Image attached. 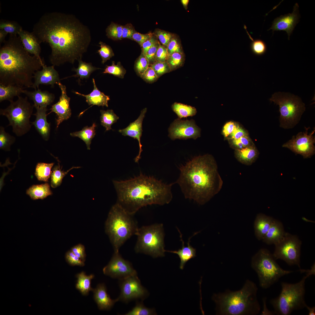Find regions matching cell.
<instances>
[{
  "label": "cell",
  "mask_w": 315,
  "mask_h": 315,
  "mask_svg": "<svg viewBox=\"0 0 315 315\" xmlns=\"http://www.w3.org/2000/svg\"><path fill=\"white\" fill-rule=\"evenodd\" d=\"M100 112L101 125L106 128V131L111 130V125L117 122L119 117L111 109L101 110Z\"/></svg>",
  "instance_id": "obj_38"
},
{
  "label": "cell",
  "mask_w": 315,
  "mask_h": 315,
  "mask_svg": "<svg viewBox=\"0 0 315 315\" xmlns=\"http://www.w3.org/2000/svg\"><path fill=\"white\" fill-rule=\"evenodd\" d=\"M309 311L308 314L309 315H315V307H309L307 305H306L305 307Z\"/></svg>",
  "instance_id": "obj_62"
},
{
  "label": "cell",
  "mask_w": 315,
  "mask_h": 315,
  "mask_svg": "<svg viewBox=\"0 0 315 315\" xmlns=\"http://www.w3.org/2000/svg\"><path fill=\"white\" fill-rule=\"evenodd\" d=\"M306 131L299 132L296 135L284 144L282 147L288 148L295 153L302 155L304 158L311 157L315 153V138L313 135L315 132L314 130L309 134L308 130L309 127H305Z\"/></svg>",
  "instance_id": "obj_13"
},
{
  "label": "cell",
  "mask_w": 315,
  "mask_h": 315,
  "mask_svg": "<svg viewBox=\"0 0 315 315\" xmlns=\"http://www.w3.org/2000/svg\"><path fill=\"white\" fill-rule=\"evenodd\" d=\"M99 44L100 48L98 50L97 52L102 58V63L104 64L114 56V54L112 49L109 46L101 41L99 42Z\"/></svg>",
  "instance_id": "obj_47"
},
{
  "label": "cell",
  "mask_w": 315,
  "mask_h": 315,
  "mask_svg": "<svg viewBox=\"0 0 315 315\" xmlns=\"http://www.w3.org/2000/svg\"><path fill=\"white\" fill-rule=\"evenodd\" d=\"M126 73V70L121 65L120 62L117 64L113 61L111 66H106V67L103 72L104 74H108L113 75L119 78H123Z\"/></svg>",
  "instance_id": "obj_44"
},
{
  "label": "cell",
  "mask_w": 315,
  "mask_h": 315,
  "mask_svg": "<svg viewBox=\"0 0 315 315\" xmlns=\"http://www.w3.org/2000/svg\"><path fill=\"white\" fill-rule=\"evenodd\" d=\"M238 123L230 121L226 122L223 126L222 134L225 139L230 135L237 126Z\"/></svg>",
  "instance_id": "obj_54"
},
{
  "label": "cell",
  "mask_w": 315,
  "mask_h": 315,
  "mask_svg": "<svg viewBox=\"0 0 315 315\" xmlns=\"http://www.w3.org/2000/svg\"><path fill=\"white\" fill-rule=\"evenodd\" d=\"M133 215L117 203L109 211L105 223V231L115 252H119L124 243L135 235L139 228Z\"/></svg>",
  "instance_id": "obj_6"
},
{
  "label": "cell",
  "mask_w": 315,
  "mask_h": 315,
  "mask_svg": "<svg viewBox=\"0 0 315 315\" xmlns=\"http://www.w3.org/2000/svg\"><path fill=\"white\" fill-rule=\"evenodd\" d=\"M153 36V33L151 32L146 34H142L136 32L133 35L131 39L137 42L141 46Z\"/></svg>",
  "instance_id": "obj_57"
},
{
  "label": "cell",
  "mask_w": 315,
  "mask_h": 315,
  "mask_svg": "<svg viewBox=\"0 0 315 315\" xmlns=\"http://www.w3.org/2000/svg\"><path fill=\"white\" fill-rule=\"evenodd\" d=\"M169 56L167 48L160 43L156 52V62H166Z\"/></svg>",
  "instance_id": "obj_55"
},
{
  "label": "cell",
  "mask_w": 315,
  "mask_h": 315,
  "mask_svg": "<svg viewBox=\"0 0 315 315\" xmlns=\"http://www.w3.org/2000/svg\"><path fill=\"white\" fill-rule=\"evenodd\" d=\"M26 193L31 199H43L51 195L52 192L49 184L46 183L40 185H34L28 189Z\"/></svg>",
  "instance_id": "obj_30"
},
{
  "label": "cell",
  "mask_w": 315,
  "mask_h": 315,
  "mask_svg": "<svg viewBox=\"0 0 315 315\" xmlns=\"http://www.w3.org/2000/svg\"><path fill=\"white\" fill-rule=\"evenodd\" d=\"M301 244V241L297 236L286 232L283 239L275 244L273 256L275 260L281 259L289 265H296L300 268Z\"/></svg>",
  "instance_id": "obj_12"
},
{
  "label": "cell",
  "mask_w": 315,
  "mask_h": 315,
  "mask_svg": "<svg viewBox=\"0 0 315 315\" xmlns=\"http://www.w3.org/2000/svg\"><path fill=\"white\" fill-rule=\"evenodd\" d=\"M8 33L0 29V45L2 43H4L6 40L5 38L8 34Z\"/></svg>",
  "instance_id": "obj_61"
},
{
  "label": "cell",
  "mask_w": 315,
  "mask_h": 315,
  "mask_svg": "<svg viewBox=\"0 0 315 315\" xmlns=\"http://www.w3.org/2000/svg\"><path fill=\"white\" fill-rule=\"evenodd\" d=\"M172 108L180 119L193 116L197 112L195 107L179 103H174L172 105Z\"/></svg>",
  "instance_id": "obj_35"
},
{
  "label": "cell",
  "mask_w": 315,
  "mask_h": 315,
  "mask_svg": "<svg viewBox=\"0 0 315 315\" xmlns=\"http://www.w3.org/2000/svg\"><path fill=\"white\" fill-rule=\"evenodd\" d=\"M44 64L24 49L18 36L9 34L0 49V84L32 88L34 74Z\"/></svg>",
  "instance_id": "obj_4"
},
{
  "label": "cell",
  "mask_w": 315,
  "mask_h": 315,
  "mask_svg": "<svg viewBox=\"0 0 315 315\" xmlns=\"http://www.w3.org/2000/svg\"><path fill=\"white\" fill-rule=\"evenodd\" d=\"M77 278L76 287L83 295H88L89 292L93 290L91 286V281L94 277L93 274L86 275L84 272L77 274L76 275Z\"/></svg>",
  "instance_id": "obj_31"
},
{
  "label": "cell",
  "mask_w": 315,
  "mask_h": 315,
  "mask_svg": "<svg viewBox=\"0 0 315 315\" xmlns=\"http://www.w3.org/2000/svg\"><path fill=\"white\" fill-rule=\"evenodd\" d=\"M274 218L262 214H259L255 219V234L258 240H262L270 228Z\"/></svg>",
  "instance_id": "obj_28"
},
{
  "label": "cell",
  "mask_w": 315,
  "mask_h": 315,
  "mask_svg": "<svg viewBox=\"0 0 315 315\" xmlns=\"http://www.w3.org/2000/svg\"><path fill=\"white\" fill-rule=\"evenodd\" d=\"M153 34L156 37L160 43L166 48L175 35L170 32L159 29H155Z\"/></svg>",
  "instance_id": "obj_46"
},
{
  "label": "cell",
  "mask_w": 315,
  "mask_h": 315,
  "mask_svg": "<svg viewBox=\"0 0 315 315\" xmlns=\"http://www.w3.org/2000/svg\"><path fill=\"white\" fill-rule=\"evenodd\" d=\"M136 32L132 24H127L123 26L122 38L131 39L133 35Z\"/></svg>",
  "instance_id": "obj_60"
},
{
  "label": "cell",
  "mask_w": 315,
  "mask_h": 315,
  "mask_svg": "<svg viewBox=\"0 0 315 315\" xmlns=\"http://www.w3.org/2000/svg\"><path fill=\"white\" fill-rule=\"evenodd\" d=\"M150 63L142 52L135 64V69L137 73L140 76L146 70Z\"/></svg>",
  "instance_id": "obj_48"
},
{
  "label": "cell",
  "mask_w": 315,
  "mask_h": 315,
  "mask_svg": "<svg viewBox=\"0 0 315 315\" xmlns=\"http://www.w3.org/2000/svg\"><path fill=\"white\" fill-rule=\"evenodd\" d=\"M71 250L73 253L82 260L85 262L86 254L84 246L81 244H79L72 247Z\"/></svg>",
  "instance_id": "obj_56"
},
{
  "label": "cell",
  "mask_w": 315,
  "mask_h": 315,
  "mask_svg": "<svg viewBox=\"0 0 315 315\" xmlns=\"http://www.w3.org/2000/svg\"><path fill=\"white\" fill-rule=\"evenodd\" d=\"M122 29L123 26L111 22L106 29V35L108 38L113 40H121Z\"/></svg>",
  "instance_id": "obj_43"
},
{
  "label": "cell",
  "mask_w": 315,
  "mask_h": 315,
  "mask_svg": "<svg viewBox=\"0 0 315 315\" xmlns=\"http://www.w3.org/2000/svg\"><path fill=\"white\" fill-rule=\"evenodd\" d=\"M57 84L61 90V94L59 101L52 106L50 109L51 111L47 115L52 112H54L56 114L57 116L56 119V128H57L62 122L71 117V112L69 104L70 98L67 95L66 86L60 82Z\"/></svg>",
  "instance_id": "obj_17"
},
{
  "label": "cell",
  "mask_w": 315,
  "mask_h": 315,
  "mask_svg": "<svg viewBox=\"0 0 315 315\" xmlns=\"http://www.w3.org/2000/svg\"><path fill=\"white\" fill-rule=\"evenodd\" d=\"M34 81L32 88L35 90L39 88L40 85H50L53 87L55 84L60 82L57 71L52 65L47 66L44 64L41 70L36 71L33 76Z\"/></svg>",
  "instance_id": "obj_19"
},
{
  "label": "cell",
  "mask_w": 315,
  "mask_h": 315,
  "mask_svg": "<svg viewBox=\"0 0 315 315\" xmlns=\"http://www.w3.org/2000/svg\"><path fill=\"white\" fill-rule=\"evenodd\" d=\"M96 126L94 123L91 126H85L80 131L71 133L70 135L82 139L86 144L88 149L90 150L91 141L96 134L95 128Z\"/></svg>",
  "instance_id": "obj_33"
},
{
  "label": "cell",
  "mask_w": 315,
  "mask_h": 315,
  "mask_svg": "<svg viewBox=\"0 0 315 315\" xmlns=\"http://www.w3.org/2000/svg\"><path fill=\"white\" fill-rule=\"evenodd\" d=\"M103 271L104 274L120 280L137 275L136 271L132 264L123 258L119 252H114L108 264L103 268Z\"/></svg>",
  "instance_id": "obj_15"
},
{
  "label": "cell",
  "mask_w": 315,
  "mask_h": 315,
  "mask_svg": "<svg viewBox=\"0 0 315 315\" xmlns=\"http://www.w3.org/2000/svg\"><path fill=\"white\" fill-rule=\"evenodd\" d=\"M94 298L100 310H109L119 301L118 298L112 299L108 294L106 286L104 284H100L93 289Z\"/></svg>",
  "instance_id": "obj_23"
},
{
  "label": "cell",
  "mask_w": 315,
  "mask_h": 315,
  "mask_svg": "<svg viewBox=\"0 0 315 315\" xmlns=\"http://www.w3.org/2000/svg\"><path fill=\"white\" fill-rule=\"evenodd\" d=\"M159 78L164 74L171 71L169 65L166 62L156 61L150 65Z\"/></svg>",
  "instance_id": "obj_49"
},
{
  "label": "cell",
  "mask_w": 315,
  "mask_h": 315,
  "mask_svg": "<svg viewBox=\"0 0 315 315\" xmlns=\"http://www.w3.org/2000/svg\"><path fill=\"white\" fill-rule=\"evenodd\" d=\"M113 183L117 194V203L132 215L148 205L169 203L173 197L172 186L175 183L166 184L141 173L129 179L114 180Z\"/></svg>",
  "instance_id": "obj_3"
},
{
  "label": "cell",
  "mask_w": 315,
  "mask_h": 315,
  "mask_svg": "<svg viewBox=\"0 0 315 315\" xmlns=\"http://www.w3.org/2000/svg\"><path fill=\"white\" fill-rule=\"evenodd\" d=\"M24 90L23 88L18 86H5L0 84V102L4 100L10 102L13 101V98L20 96Z\"/></svg>",
  "instance_id": "obj_32"
},
{
  "label": "cell",
  "mask_w": 315,
  "mask_h": 315,
  "mask_svg": "<svg viewBox=\"0 0 315 315\" xmlns=\"http://www.w3.org/2000/svg\"><path fill=\"white\" fill-rule=\"evenodd\" d=\"M159 42L156 36H153L144 42L141 46L142 52L145 55L148 50Z\"/></svg>",
  "instance_id": "obj_59"
},
{
  "label": "cell",
  "mask_w": 315,
  "mask_h": 315,
  "mask_svg": "<svg viewBox=\"0 0 315 315\" xmlns=\"http://www.w3.org/2000/svg\"><path fill=\"white\" fill-rule=\"evenodd\" d=\"M155 311L153 308H148L144 305L143 301L137 302L135 306L126 313L125 315H156Z\"/></svg>",
  "instance_id": "obj_40"
},
{
  "label": "cell",
  "mask_w": 315,
  "mask_h": 315,
  "mask_svg": "<svg viewBox=\"0 0 315 315\" xmlns=\"http://www.w3.org/2000/svg\"><path fill=\"white\" fill-rule=\"evenodd\" d=\"M78 67L73 70L76 73V74L72 76L78 77L80 79L88 78L90 74L94 71L99 68L92 66L91 63H86L82 61V59L78 60Z\"/></svg>",
  "instance_id": "obj_34"
},
{
  "label": "cell",
  "mask_w": 315,
  "mask_h": 315,
  "mask_svg": "<svg viewBox=\"0 0 315 315\" xmlns=\"http://www.w3.org/2000/svg\"><path fill=\"white\" fill-rule=\"evenodd\" d=\"M178 231L180 233L181 240L182 242V247L181 249L178 251H167V252L177 254L180 259V263L179 268L181 270H183L186 263L190 259L194 258L196 256V250L190 245V238L189 239L187 246L184 245V242L183 240L182 234L180 233L178 229Z\"/></svg>",
  "instance_id": "obj_29"
},
{
  "label": "cell",
  "mask_w": 315,
  "mask_h": 315,
  "mask_svg": "<svg viewBox=\"0 0 315 315\" xmlns=\"http://www.w3.org/2000/svg\"><path fill=\"white\" fill-rule=\"evenodd\" d=\"M160 42L159 41L155 45L151 48L145 55L146 58L149 61L150 65L155 62L156 52L159 47Z\"/></svg>",
  "instance_id": "obj_58"
},
{
  "label": "cell",
  "mask_w": 315,
  "mask_h": 315,
  "mask_svg": "<svg viewBox=\"0 0 315 315\" xmlns=\"http://www.w3.org/2000/svg\"><path fill=\"white\" fill-rule=\"evenodd\" d=\"M54 164V163H38L36 165L35 172L38 179L40 181L48 182L51 175V169Z\"/></svg>",
  "instance_id": "obj_36"
},
{
  "label": "cell",
  "mask_w": 315,
  "mask_h": 315,
  "mask_svg": "<svg viewBox=\"0 0 315 315\" xmlns=\"http://www.w3.org/2000/svg\"><path fill=\"white\" fill-rule=\"evenodd\" d=\"M15 137L6 132L4 128L0 127V149L6 151L10 150V147L15 141Z\"/></svg>",
  "instance_id": "obj_41"
},
{
  "label": "cell",
  "mask_w": 315,
  "mask_h": 315,
  "mask_svg": "<svg viewBox=\"0 0 315 315\" xmlns=\"http://www.w3.org/2000/svg\"><path fill=\"white\" fill-rule=\"evenodd\" d=\"M270 101L279 106L280 126L285 129L292 128L298 124L305 110L301 99L290 93H275Z\"/></svg>",
  "instance_id": "obj_10"
},
{
  "label": "cell",
  "mask_w": 315,
  "mask_h": 315,
  "mask_svg": "<svg viewBox=\"0 0 315 315\" xmlns=\"http://www.w3.org/2000/svg\"><path fill=\"white\" fill-rule=\"evenodd\" d=\"M168 131V136L173 140L177 139H196L201 136V129L193 119H176L170 124Z\"/></svg>",
  "instance_id": "obj_16"
},
{
  "label": "cell",
  "mask_w": 315,
  "mask_h": 315,
  "mask_svg": "<svg viewBox=\"0 0 315 315\" xmlns=\"http://www.w3.org/2000/svg\"><path fill=\"white\" fill-rule=\"evenodd\" d=\"M22 27L14 21L1 19L0 21V29L2 30L8 34L17 35L22 30Z\"/></svg>",
  "instance_id": "obj_39"
},
{
  "label": "cell",
  "mask_w": 315,
  "mask_h": 315,
  "mask_svg": "<svg viewBox=\"0 0 315 315\" xmlns=\"http://www.w3.org/2000/svg\"><path fill=\"white\" fill-rule=\"evenodd\" d=\"M302 219H303V220H304V221H305L306 222H312V223H314V222L313 221L310 220H308V219H307L305 217H302Z\"/></svg>",
  "instance_id": "obj_64"
},
{
  "label": "cell",
  "mask_w": 315,
  "mask_h": 315,
  "mask_svg": "<svg viewBox=\"0 0 315 315\" xmlns=\"http://www.w3.org/2000/svg\"><path fill=\"white\" fill-rule=\"evenodd\" d=\"M185 59L183 52H175L169 55L166 62L172 71L181 66L183 64Z\"/></svg>",
  "instance_id": "obj_42"
},
{
  "label": "cell",
  "mask_w": 315,
  "mask_h": 315,
  "mask_svg": "<svg viewBox=\"0 0 315 315\" xmlns=\"http://www.w3.org/2000/svg\"><path fill=\"white\" fill-rule=\"evenodd\" d=\"M299 282L290 284L282 282L281 290L279 295L272 299L270 303L274 309V314L278 315H289L294 310L302 309L307 304L305 301V282L310 276L315 274V266L313 265Z\"/></svg>",
  "instance_id": "obj_7"
},
{
  "label": "cell",
  "mask_w": 315,
  "mask_h": 315,
  "mask_svg": "<svg viewBox=\"0 0 315 315\" xmlns=\"http://www.w3.org/2000/svg\"><path fill=\"white\" fill-rule=\"evenodd\" d=\"M167 49L169 55L175 52H183L180 39L175 35L169 43Z\"/></svg>",
  "instance_id": "obj_50"
},
{
  "label": "cell",
  "mask_w": 315,
  "mask_h": 315,
  "mask_svg": "<svg viewBox=\"0 0 315 315\" xmlns=\"http://www.w3.org/2000/svg\"><path fill=\"white\" fill-rule=\"evenodd\" d=\"M140 77L147 82L152 83L156 81L158 78L155 71L150 66Z\"/></svg>",
  "instance_id": "obj_53"
},
{
  "label": "cell",
  "mask_w": 315,
  "mask_h": 315,
  "mask_svg": "<svg viewBox=\"0 0 315 315\" xmlns=\"http://www.w3.org/2000/svg\"><path fill=\"white\" fill-rule=\"evenodd\" d=\"M179 177L175 182L185 198L203 205L221 190L223 181L216 161L206 154L194 157L180 167Z\"/></svg>",
  "instance_id": "obj_2"
},
{
  "label": "cell",
  "mask_w": 315,
  "mask_h": 315,
  "mask_svg": "<svg viewBox=\"0 0 315 315\" xmlns=\"http://www.w3.org/2000/svg\"><path fill=\"white\" fill-rule=\"evenodd\" d=\"M250 39L252 40L250 48L252 52L255 55L260 56L264 54L266 52L267 47L264 41L260 39L253 40L249 33L247 32Z\"/></svg>",
  "instance_id": "obj_45"
},
{
  "label": "cell",
  "mask_w": 315,
  "mask_h": 315,
  "mask_svg": "<svg viewBox=\"0 0 315 315\" xmlns=\"http://www.w3.org/2000/svg\"><path fill=\"white\" fill-rule=\"evenodd\" d=\"M299 6L296 3L293 7L292 13H289L275 19L272 23L271 27L268 30L272 29V32L275 31H284L287 33L288 39L300 18Z\"/></svg>",
  "instance_id": "obj_18"
},
{
  "label": "cell",
  "mask_w": 315,
  "mask_h": 315,
  "mask_svg": "<svg viewBox=\"0 0 315 315\" xmlns=\"http://www.w3.org/2000/svg\"><path fill=\"white\" fill-rule=\"evenodd\" d=\"M251 266L257 273L260 286L264 289L268 288L282 276L293 272L281 268L272 254L264 248L260 249L253 256Z\"/></svg>",
  "instance_id": "obj_8"
},
{
  "label": "cell",
  "mask_w": 315,
  "mask_h": 315,
  "mask_svg": "<svg viewBox=\"0 0 315 315\" xmlns=\"http://www.w3.org/2000/svg\"><path fill=\"white\" fill-rule=\"evenodd\" d=\"M286 232L282 223L274 219L269 230L262 240L267 244L275 245L283 239Z\"/></svg>",
  "instance_id": "obj_25"
},
{
  "label": "cell",
  "mask_w": 315,
  "mask_h": 315,
  "mask_svg": "<svg viewBox=\"0 0 315 315\" xmlns=\"http://www.w3.org/2000/svg\"><path fill=\"white\" fill-rule=\"evenodd\" d=\"M65 257L66 262L71 265L81 267L85 265L84 262L75 255L71 250L66 253Z\"/></svg>",
  "instance_id": "obj_51"
},
{
  "label": "cell",
  "mask_w": 315,
  "mask_h": 315,
  "mask_svg": "<svg viewBox=\"0 0 315 315\" xmlns=\"http://www.w3.org/2000/svg\"><path fill=\"white\" fill-rule=\"evenodd\" d=\"M234 155L239 162L243 164L250 165L256 160L259 152L254 144L242 149L235 150Z\"/></svg>",
  "instance_id": "obj_26"
},
{
  "label": "cell",
  "mask_w": 315,
  "mask_h": 315,
  "mask_svg": "<svg viewBox=\"0 0 315 315\" xmlns=\"http://www.w3.org/2000/svg\"><path fill=\"white\" fill-rule=\"evenodd\" d=\"M120 294L119 301L125 303L135 300L143 301L149 295L147 290L142 286L141 281L135 275L120 280Z\"/></svg>",
  "instance_id": "obj_14"
},
{
  "label": "cell",
  "mask_w": 315,
  "mask_h": 315,
  "mask_svg": "<svg viewBox=\"0 0 315 315\" xmlns=\"http://www.w3.org/2000/svg\"><path fill=\"white\" fill-rule=\"evenodd\" d=\"M258 288L253 281L247 280L240 290H227L214 294L212 299L216 305V314L220 315H256L260 307L257 294Z\"/></svg>",
  "instance_id": "obj_5"
},
{
  "label": "cell",
  "mask_w": 315,
  "mask_h": 315,
  "mask_svg": "<svg viewBox=\"0 0 315 315\" xmlns=\"http://www.w3.org/2000/svg\"><path fill=\"white\" fill-rule=\"evenodd\" d=\"M137 240L136 252L144 253L153 258L165 256L163 225L155 224L138 228L135 234Z\"/></svg>",
  "instance_id": "obj_9"
},
{
  "label": "cell",
  "mask_w": 315,
  "mask_h": 315,
  "mask_svg": "<svg viewBox=\"0 0 315 315\" xmlns=\"http://www.w3.org/2000/svg\"><path fill=\"white\" fill-rule=\"evenodd\" d=\"M94 89L89 94L85 95L77 92H74L78 95L85 97L86 102L89 105H96L98 106H105L108 107V102L110 100L109 96L106 95L102 92L100 91L97 87L95 80L92 78Z\"/></svg>",
  "instance_id": "obj_27"
},
{
  "label": "cell",
  "mask_w": 315,
  "mask_h": 315,
  "mask_svg": "<svg viewBox=\"0 0 315 315\" xmlns=\"http://www.w3.org/2000/svg\"><path fill=\"white\" fill-rule=\"evenodd\" d=\"M24 49L29 53L34 55L40 60L41 48L40 42L32 32L22 30L18 34Z\"/></svg>",
  "instance_id": "obj_21"
},
{
  "label": "cell",
  "mask_w": 315,
  "mask_h": 315,
  "mask_svg": "<svg viewBox=\"0 0 315 315\" xmlns=\"http://www.w3.org/2000/svg\"><path fill=\"white\" fill-rule=\"evenodd\" d=\"M36 112L34 115L36 116L34 121L31 122L36 130L45 141L49 139L50 130V125L47 122L46 114L48 109L47 107L35 108Z\"/></svg>",
  "instance_id": "obj_22"
},
{
  "label": "cell",
  "mask_w": 315,
  "mask_h": 315,
  "mask_svg": "<svg viewBox=\"0 0 315 315\" xmlns=\"http://www.w3.org/2000/svg\"><path fill=\"white\" fill-rule=\"evenodd\" d=\"M247 135H249L247 130L238 123L236 127L226 140L237 139Z\"/></svg>",
  "instance_id": "obj_52"
},
{
  "label": "cell",
  "mask_w": 315,
  "mask_h": 315,
  "mask_svg": "<svg viewBox=\"0 0 315 315\" xmlns=\"http://www.w3.org/2000/svg\"><path fill=\"white\" fill-rule=\"evenodd\" d=\"M147 108H145L141 111L140 116L138 118L133 122L130 123L126 128L119 130L118 131L124 136H128L136 139L138 141L139 150V154L135 159V162H138L141 158V154L142 151V145L141 143L140 138L142 136V122Z\"/></svg>",
  "instance_id": "obj_20"
},
{
  "label": "cell",
  "mask_w": 315,
  "mask_h": 315,
  "mask_svg": "<svg viewBox=\"0 0 315 315\" xmlns=\"http://www.w3.org/2000/svg\"><path fill=\"white\" fill-rule=\"evenodd\" d=\"M32 100L35 108L47 107L54 101V95L47 91H42L39 88L33 91L24 90L23 93Z\"/></svg>",
  "instance_id": "obj_24"
},
{
  "label": "cell",
  "mask_w": 315,
  "mask_h": 315,
  "mask_svg": "<svg viewBox=\"0 0 315 315\" xmlns=\"http://www.w3.org/2000/svg\"><path fill=\"white\" fill-rule=\"evenodd\" d=\"M189 0H181V2L184 8L187 10L188 8V5L189 2Z\"/></svg>",
  "instance_id": "obj_63"
},
{
  "label": "cell",
  "mask_w": 315,
  "mask_h": 315,
  "mask_svg": "<svg viewBox=\"0 0 315 315\" xmlns=\"http://www.w3.org/2000/svg\"><path fill=\"white\" fill-rule=\"evenodd\" d=\"M15 101H11L6 108L0 110V114L5 116L12 127L13 132L18 136L23 135L30 130V119L34 106L28 100V97H18Z\"/></svg>",
  "instance_id": "obj_11"
},
{
  "label": "cell",
  "mask_w": 315,
  "mask_h": 315,
  "mask_svg": "<svg viewBox=\"0 0 315 315\" xmlns=\"http://www.w3.org/2000/svg\"><path fill=\"white\" fill-rule=\"evenodd\" d=\"M79 167H73L66 172L62 170V168L60 167V164L55 166L53 168L51 174V186L53 188H56L60 186L64 176L71 170L74 168H78Z\"/></svg>",
  "instance_id": "obj_37"
},
{
  "label": "cell",
  "mask_w": 315,
  "mask_h": 315,
  "mask_svg": "<svg viewBox=\"0 0 315 315\" xmlns=\"http://www.w3.org/2000/svg\"><path fill=\"white\" fill-rule=\"evenodd\" d=\"M32 32L41 43L49 44V60L54 66L81 59L91 40L87 26L74 15L60 12L44 14L34 25Z\"/></svg>",
  "instance_id": "obj_1"
}]
</instances>
